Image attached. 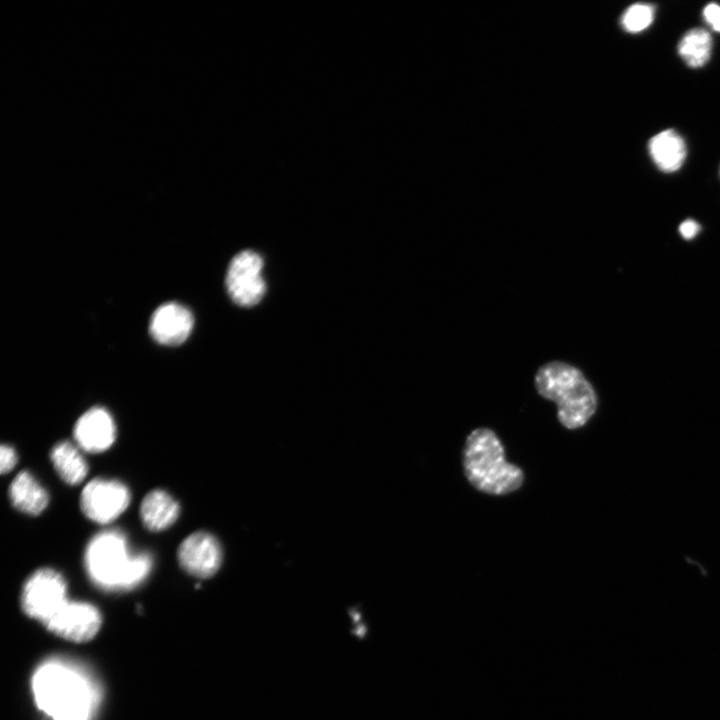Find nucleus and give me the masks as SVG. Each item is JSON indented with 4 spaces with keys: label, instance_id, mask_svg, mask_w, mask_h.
<instances>
[{
    "label": "nucleus",
    "instance_id": "f03ea898",
    "mask_svg": "<svg viewBox=\"0 0 720 720\" xmlns=\"http://www.w3.org/2000/svg\"><path fill=\"white\" fill-rule=\"evenodd\" d=\"M84 563L89 577L98 586L125 590L139 585L149 575L153 560L147 552L130 553L124 533L108 529L89 541Z\"/></svg>",
    "mask_w": 720,
    "mask_h": 720
},
{
    "label": "nucleus",
    "instance_id": "0eeeda50",
    "mask_svg": "<svg viewBox=\"0 0 720 720\" xmlns=\"http://www.w3.org/2000/svg\"><path fill=\"white\" fill-rule=\"evenodd\" d=\"M130 491L118 480L95 478L82 490L80 507L90 520L107 524L118 518L129 506Z\"/></svg>",
    "mask_w": 720,
    "mask_h": 720
},
{
    "label": "nucleus",
    "instance_id": "1a4fd4ad",
    "mask_svg": "<svg viewBox=\"0 0 720 720\" xmlns=\"http://www.w3.org/2000/svg\"><path fill=\"white\" fill-rule=\"evenodd\" d=\"M177 556L179 564L187 573L199 578H207L219 569L222 549L213 535L198 531L182 541Z\"/></svg>",
    "mask_w": 720,
    "mask_h": 720
},
{
    "label": "nucleus",
    "instance_id": "6ab92c4d",
    "mask_svg": "<svg viewBox=\"0 0 720 720\" xmlns=\"http://www.w3.org/2000/svg\"><path fill=\"white\" fill-rule=\"evenodd\" d=\"M703 18L710 27L720 32V5L716 3H709L703 9Z\"/></svg>",
    "mask_w": 720,
    "mask_h": 720
},
{
    "label": "nucleus",
    "instance_id": "20e7f679",
    "mask_svg": "<svg viewBox=\"0 0 720 720\" xmlns=\"http://www.w3.org/2000/svg\"><path fill=\"white\" fill-rule=\"evenodd\" d=\"M538 394L557 405V418L569 430L584 426L597 409V396L583 373L562 361L542 365L535 375Z\"/></svg>",
    "mask_w": 720,
    "mask_h": 720
},
{
    "label": "nucleus",
    "instance_id": "f257e3e1",
    "mask_svg": "<svg viewBox=\"0 0 720 720\" xmlns=\"http://www.w3.org/2000/svg\"><path fill=\"white\" fill-rule=\"evenodd\" d=\"M32 689L39 709L53 720H89L96 703L87 677L62 661L42 664L34 673Z\"/></svg>",
    "mask_w": 720,
    "mask_h": 720
},
{
    "label": "nucleus",
    "instance_id": "9b49d317",
    "mask_svg": "<svg viewBox=\"0 0 720 720\" xmlns=\"http://www.w3.org/2000/svg\"><path fill=\"white\" fill-rule=\"evenodd\" d=\"M193 323V315L189 309L181 304L169 302L154 311L149 330L157 342L165 345H178L188 338Z\"/></svg>",
    "mask_w": 720,
    "mask_h": 720
},
{
    "label": "nucleus",
    "instance_id": "4468645a",
    "mask_svg": "<svg viewBox=\"0 0 720 720\" xmlns=\"http://www.w3.org/2000/svg\"><path fill=\"white\" fill-rule=\"evenodd\" d=\"M12 505L19 511L38 515L49 501L47 491L28 471L19 472L11 482L8 490Z\"/></svg>",
    "mask_w": 720,
    "mask_h": 720
},
{
    "label": "nucleus",
    "instance_id": "f8f14e48",
    "mask_svg": "<svg viewBox=\"0 0 720 720\" xmlns=\"http://www.w3.org/2000/svg\"><path fill=\"white\" fill-rule=\"evenodd\" d=\"M180 513L178 502L166 491L155 489L143 498L140 518L150 531L159 532L170 527Z\"/></svg>",
    "mask_w": 720,
    "mask_h": 720
},
{
    "label": "nucleus",
    "instance_id": "39448f33",
    "mask_svg": "<svg viewBox=\"0 0 720 720\" xmlns=\"http://www.w3.org/2000/svg\"><path fill=\"white\" fill-rule=\"evenodd\" d=\"M67 601L65 578L54 569L36 570L23 585L21 606L24 613L43 624Z\"/></svg>",
    "mask_w": 720,
    "mask_h": 720
},
{
    "label": "nucleus",
    "instance_id": "423d86ee",
    "mask_svg": "<svg viewBox=\"0 0 720 720\" xmlns=\"http://www.w3.org/2000/svg\"><path fill=\"white\" fill-rule=\"evenodd\" d=\"M262 257L251 250L236 254L226 274L225 285L231 299L240 306H253L261 301L266 291L262 275Z\"/></svg>",
    "mask_w": 720,
    "mask_h": 720
},
{
    "label": "nucleus",
    "instance_id": "ddd939ff",
    "mask_svg": "<svg viewBox=\"0 0 720 720\" xmlns=\"http://www.w3.org/2000/svg\"><path fill=\"white\" fill-rule=\"evenodd\" d=\"M648 150L654 164L665 173L679 170L687 155L683 138L673 129L654 135L649 140Z\"/></svg>",
    "mask_w": 720,
    "mask_h": 720
},
{
    "label": "nucleus",
    "instance_id": "7ed1b4c3",
    "mask_svg": "<svg viewBox=\"0 0 720 720\" xmlns=\"http://www.w3.org/2000/svg\"><path fill=\"white\" fill-rule=\"evenodd\" d=\"M462 464L468 482L489 495H507L520 489L524 472L505 458V450L497 434L486 427L474 429L466 437Z\"/></svg>",
    "mask_w": 720,
    "mask_h": 720
},
{
    "label": "nucleus",
    "instance_id": "2eb2a0df",
    "mask_svg": "<svg viewBox=\"0 0 720 720\" xmlns=\"http://www.w3.org/2000/svg\"><path fill=\"white\" fill-rule=\"evenodd\" d=\"M50 459L57 474L69 485L79 484L88 473V465L84 457L69 441L55 444L51 449Z\"/></svg>",
    "mask_w": 720,
    "mask_h": 720
},
{
    "label": "nucleus",
    "instance_id": "aec40b11",
    "mask_svg": "<svg viewBox=\"0 0 720 720\" xmlns=\"http://www.w3.org/2000/svg\"><path fill=\"white\" fill-rule=\"evenodd\" d=\"M679 231L683 238L690 240L700 231V226L696 221L687 219L680 224Z\"/></svg>",
    "mask_w": 720,
    "mask_h": 720
},
{
    "label": "nucleus",
    "instance_id": "dca6fc26",
    "mask_svg": "<svg viewBox=\"0 0 720 720\" xmlns=\"http://www.w3.org/2000/svg\"><path fill=\"white\" fill-rule=\"evenodd\" d=\"M712 51V37L702 28L688 30L680 39L678 54L691 68L703 67L710 59Z\"/></svg>",
    "mask_w": 720,
    "mask_h": 720
},
{
    "label": "nucleus",
    "instance_id": "6e6552de",
    "mask_svg": "<svg viewBox=\"0 0 720 720\" xmlns=\"http://www.w3.org/2000/svg\"><path fill=\"white\" fill-rule=\"evenodd\" d=\"M101 622L100 612L95 606L67 601L44 625L59 637L82 643L97 634Z\"/></svg>",
    "mask_w": 720,
    "mask_h": 720
},
{
    "label": "nucleus",
    "instance_id": "9d476101",
    "mask_svg": "<svg viewBox=\"0 0 720 720\" xmlns=\"http://www.w3.org/2000/svg\"><path fill=\"white\" fill-rule=\"evenodd\" d=\"M73 434L80 448L90 453H99L114 443L116 426L106 409L93 407L77 420Z\"/></svg>",
    "mask_w": 720,
    "mask_h": 720
},
{
    "label": "nucleus",
    "instance_id": "f3484780",
    "mask_svg": "<svg viewBox=\"0 0 720 720\" xmlns=\"http://www.w3.org/2000/svg\"><path fill=\"white\" fill-rule=\"evenodd\" d=\"M655 16V7L647 3L630 5L622 14L620 24L628 33H638L648 28Z\"/></svg>",
    "mask_w": 720,
    "mask_h": 720
},
{
    "label": "nucleus",
    "instance_id": "a211bd4d",
    "mask_svg": "<svg viewBox=\"0 0 720 720\" xmlns=\"http://www.w3.org/2000/svg\"><path fill=\"white\" fill-rule=\"evenodd\" d=\"M0 470L2 474L10 472L17 463V454L10 445L3 444L0 449Z\"/></svg>",
    "mask_w": 720,
    "mask_h": 720
}]
</instances>
